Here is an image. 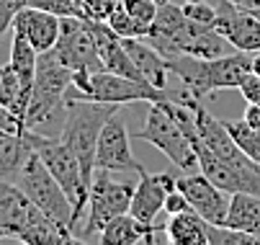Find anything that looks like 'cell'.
Masks as SVG:
<instances>
[{
	"mask_svg": "<svg viewBox=\"0 0 260 245\" xmlns=\"http://www.w3.org/2000/svg\"><path fill=\"white\" fill-rule=\"evenodd\" d=\"M157 235H162V232H155V235H150V237L144 240V245H162V242L157 240Z\"/></svg>",
	"mask_w": 260,
	"mask_h": 245,
	"instance_id": "37",
	"label": "cell"
},
{
	"mask_svg": "<svg viewBox=\"0 0 260 245\" xmlns=\"http://www.w3.org/2000/svg\"><path fill=\"white\" fill-rule=\"evenodd\" d=\"M183 3H201V0H183Z\"/></svg>",
	"mask_w": 260,
	"mask_h": 245,
	"instance_id": "40",
	"label": "cell"
},
{
	"mask_svg": "<svg viewBox=\"0 0 260 245\" xmlns=\"http://www.w3.org/2000/svg\"><path fill=\"white\" fill-rule=\"evenodd\" d=\"M168 90H157L147 83L108 73H90V70H75L72 73V88L67 90V103L70 101H98V103H160L168 101Z\"/></svg>",
	"mask_w": 260,
	"mask_h": 245,
	"instance_id": "3",
	"label": "cell"
},
{
	"mask_svg": "<svg viewBox=\"0 0 260 245\" xmlns=\"http://www.w3.org/2000/svg\"><path fill=\"white\" fill-rule=\"evenodd\" d=\"M242 121H245L247 127H252V129H260V103H247Z\"/></svg>",
	"mask_w": 260,
	"mask_h": 245,
	"instance_id": "34",
	"label": "cell"
},
{
	"mask_svg": "<svg viewBox=\"0 0 260 245\" xmlns=\"http://www.w3.org/2000/svg\"><path fill=\"white\" fill-rule=\"evenodd\" d=\"M252 73H255V75H260V52H255V54H252Z\"/></svg>",
	"mask_w": 260,
	"mask_h": 245,
	"instance_id": "36",
	"label": "cell"
},
{
	"mask_svg": "<svg viewBox=\"0 0 260 245\" xmlns=\"http://www.w3.org/2000/svg\"><path fill=\"white\" fill-rule=\"evenodd\" d=\"M188 209H191L188 199H185L178 189H173V191L165 196V206H162V212H165L168 217H175V215H180V212H188Z\"/></svg>",
	"mask_w": 260,
	"mask_h": 245,
	"instance_id": "32",
	"label": "cell"
},
{
	"mask_svg": "<svg viewBox=\"0 0 260 245\" xmlns=\"http://www.w3.org/2000/svg\"><path fill=\"white\" fill-rule=\"evenodd\" d=\"M183 13L199 28H216V8H211L206 0H201V3H183Z\"/></svg>",
	"mask_w": 260,
	"mask_h": 245,
	"instance_id": "28",
	"label": "cell"
},
{
	"mask_svg": "<svg viewBox=\"0 0 260 245\" xmlns=\"http://www.w3.org/2000/svg\"><path fill=\"white\" fill-rule=\"evenodd\" d=\"M23 6L39 8V11H47V13H54V16H59V18H70V16L83 18L80 0H23Z\"/></svg>",
	"mask_w": 260,
	"mask_h": 245,
	"instance_id": "27",
	"label": "cell"
},
{
	"mask_svg": "<svg viewBox=\"0 0 260 245\" xmlns=\"http://www.w3.org/2000/svg\"><path fill=\"white\" fill-rule=\"evenodd\" d=\"M106 23H108L111 28H114L121 39H144V37H147V31H150V28H144L142 23H137V21L124 11V6H121V3L114 8V13L108 16V21H106Z\"/></svg>",
	"mask_w": 260,
	"mask_h": 245,
	"instance_id": "25",
	"label": "cell"
},
{
	"mask_svg": "<svg viewBox=\"0 0 260 245\" xmlns=\"http://www.w3.org/2000/svg\"><path fill=\"white\" fill-rule=\"evenodd\" d=\"M52 54H54V59L59 65H64L67 70H72V73H75V70L101 73L103 70L95 42H93L90 31H88V23H85V18H78V16L62 18L59 39H57Z\"/></svg>",
	"mask_w": 260,
	"mask_h": 245,
	"instance_id": "9",
	"label": "cell"
},
{
	"mask_svg": "<svg viewBox=\"0 0 260 245\" xmlns=\"http://www.w3.org/2000/svg\"><path fill=\"white\" fill-rule=\"evenodd\" d=\"M224 227L250 232L260 237V196L252 194H232L230 196V212Z\"/></svg>",
	"mask_w": 260,
	"mask_h": 245,
	"instance_id": "21",
	"label": "cell"
},
{
	"mask_svg": "<svg viewBox=\"0 0 260 245\" xmlns=\"http://www.w3.org/2000/svg\"><path fill=\"white\" fill-rule=\"evenodd\" d=\"M204 70H206V85L211 96L216 90H237L242 80L252 73V54L230 52L216 59H204Z\"/></svg>",
	"mask_w": 260,
	"mask_h": 245,
	"instance_id": "16",
	"label": "cell"
},
{
	"mask_svg": "<svg viewBox=\"0 0 260 245\" xmlns=\"http://www.w3.org/2000/svg\"><path fill=\"white\" fill-rule=\"evenodd\" d=\"M31 155L34 147L26 139V129L21 134L0 129V181L16 183Z\"/></svg>",
	"mask_w": 260,
	"mask_h": 245,
	"instance_id": "18",
	"label": "cell"
},
{
	"mask_svg": "<svg viewBox=\"0 0 260 245\" xmlns=\"http://www.w3.org/2000/svg\"><path fill=\"white\" fill-rule=\"evenodd\" d=\"M18 245H26V242H18Z\"/></svg>",
	"mask_w": 260,
	"mask_h": 245,
	"instance_id": "42",
	"label": "cell"
},
{
	"mask_svg": "<svg viewBox=\"0 0 260 245\" xmlns=\"http://www.w3.org/2000/svg\"><path fill=\"white\" fill-rule=\"evenodd\" d=\"M21 6L23 3H16V0H0V42L8 37V31H13V21Z\"/></svg>",
	"mask_w": 260,
	"mask_h": 245,
	"instance_id": "31",
	"label": "cell"
},
{
	"mask_svg": "<svg viewBox=\"0 0 260 245\" xmlns=\"http://www.w3.org/2000/svg\"><path fill=\"white\" fill-rule=\"evenodd\" d=\"M134 196V183L121 181L116 176H111V170H95L90 181V199L85 209V225L78 232L80 237H93L98 235L111 220H116L121 215H129Z\"/></svg>",
	"mask_w": 260,
	"mask_h": 245,
	"instance_id": "6",
	"label": "cell"
},
{
	"mask_svg": "<svg viewBox=\"0 0 260 245\" xmlns=\"http://www.w3.org/2000/svg\"><path fill=\"white\" fill-rule=\"evenodd\" d=\"M216 31L237 52H245V54L260 52V21H257V16L247 8L235 6L232 0H221L216 6Z\"/></svg>",
	"mask_w": 260,
	"mask_h": 245,
	"instance_id": "12",
	"label": "cell"
},
{
	"mask_svg": "<svg viewBox=\"0 0 260 245\" xmlns=\"http://www.w3.org/2000/svg\"><path fill=\"white\" fill-rule=\"evenodd\" d=\"M124 47H126L134 67L139 70V75L144 78V83H150L157 90H168V73H170L168 57H162L144 39H124Z\"/></svg>",
	"mask_w": 260,
	"mask_h": 245,
	"instance_id": "17",
	"label": "cell"
},
{
	"mask_svg": "<svg viewBox=\"0 0 260 245\" xmlns=\"http://www.w3.org/2000/svg\"><path fill=\"white\" fill-rule=\"evenodd\" d=\"M155 3H157V6H162V3H170V0H155Z\"/></svg>",
	"mask_w": 260,
	"mask_h": 245,
	"instance_id": "38",
	"label": "cell"
},
{
	"mask_svg": "<svg viewBox=\"0 0 260 245\" xmlns=\"http://www.w3.org/2000/svg\"><path fill=\"white\" fill-rule=\"evenodd\" d=\"M119 111L121 106H116V103H98V101H70L67 103V119H64L59 139L75 152L88 181H93V173H95L98 137L106 121L111 116H116Z\"/></svg>",
	"mask_w": 260,
	"mask_h": 245,
	"instance_id": "2",
	"label": "cell"
},
{
	"mask_svg": "<svg viewBox=\"0 0 260 245\" xmlns=\"http://www.w3.org/2000/svg\"><path fill=\"white\" fill-rule=\"evenodd\" d=\"M137 139H144L152 147H157L175 168H180L183 173H196L199 170V155L191 145L188 134L180 129V124L175 121V116L168 111L165 101L160 103H150L144 116V127L134 134Z\"/></svg>",
	"mask_w": 260,
	"mask_h": 245,
	"instance_id": "5",
	"label": "cell"
},
{
	"mask_svg": "<svg viewBox=\"0 0 260 245\" xmlns=\"http://www.w3.org/2000/svg\"><path fill=\"white\" fill-rule=\"evenodd\" d=\"M155 232H162V225H144L132 215H121L98 232V245H137Z\"/></svg>",
	"mask_w": 260,
	"mask_h": 245,
	"instance_id": "20",
	"label": "cell"
},
{
	"mask_svg": "<svg viewBox=\"0 0 260 245\" xmlns=\"http://www.w3.org/2000/svg\"><path fill=\"white\" fill-rule=\"evenodd\" d=\"M28 101H31V90L23 88L21 78L16 75V70L8 62L0 65V106H6L11 114H16L23 121Z\"/></svg>",
	"mask_w": 260,
	"mask_h": 245,
	"instance_id": "22",
	"label": "cell"
},
{
	"mask_svg": "<svg viewBox=\"0 0 260 245\" xmlns=\"http://www.w3.org/2000/svg\"><path fill=\"white\" fill-rule=\"evenodd\" d=\"M178 189V178L170 173H139V181L134 183V196H132V206L129 215L137 217L144 225H157V217L162 215L165 206V196Z\"/></svg>",
	"mask_w": 260,
	"mask_h": 245,
	"instance_id": "13",
	"label": "cell"
},
{
	"mask_svg": "<svg viewBox=\"0 0 260 245\" xmlns=\"http://www.w3.org/2000/svg\"><path fill=\"white\" fill-rule=\"evenodd\" d=\"M178 191L188 199L191 209L209 225H224L230 212V194L216 189L201 170L178 176Z\"/></svg>",
	"mask_w": 260,
	"mask_h": 245,
	"instance_id": "11",
	"label": "cell"
},
{
	"mask_svg": "<svg viewBox=\"0 0 260 245\" xmlns=\"http://www.w3.org/2000/svg\"><path fill=\"white\" fill-rule=\"evenodd\" d=\"M72 88V70L59 65L52 52L39 54L31 101L23 116V129L47 137H59L67 119V90Z\"/></svg>",
	"mask_w": 260,
	"mask_h": 245,
	"instance_id": "1",
	"label": "cell"
},
{
	"mask_svg": "<svg viewBox=\"0 0 260 245\" xmlns=\"http://www.w3.org/2000/svg\"><path fill=\"white\" fill-rule=\"evenodd\" d=\"M221 121H224V127L232 134V139L240 145V150L250 160H255L260 165V129H252L245 121H230V119H221Z\"/></svg>",
	"mask_w": 260,
	"mask_h": 245,
	"instance_id": "24",
	"label": "cell"
},
{
	"mask_svg": "<svg viewBox=\"0 0 260 245\" xmlns=\"http://www.w3.org/2000/svg\"><path fill=\"white\" fill-rule=\"evenodd\" d=\"M209 245H260V237L242 232V230L224 227V225H211L209 227Z\"/></svg>",
	"mask_w": 260,
	"mask_h": 245,
	"instance_id": "26",
	"label": "cell"
},
{
	"mask_svg": "<svg viewBox=\"0 0 260 245\" xmlns=\"http://www.w3.org/2000/svg\"><path fill=\"white\" fill-rule=\"evenodd\" d=\"M235 6H240V8H247V11H255V8H260V0H232Z\"/></svg>",
	"mask_w": 260,
	"mask_h": 245,
	"instance_id": "35",
	"label": "cell"
},
{
	"mask_svg": "<svg viewBox=\"0 0 260 245\" xmlns=\"http://www.w3.org/2000/svg\"><path fill=\"white\" fill-rule=\"evenodd\" d=\"M237 90H240V96H242L247 103H260V75L250 73Z\"/></svg>",
	"mask_w": 260,
	"mask_h": 245,
	"instance_id": "33",
	"label": "cell"
},
{
	"mask_svg": "<svg viewBox=\"0 0 260 245\" xmlns=\"http://www.w3.org/2000/svg\"><path fill=\"white\" fill-rule=\"evenodd\" d=\"M16 186L39 206L47 217H52V220H57V222H62L70 230L78 232V220H75V212H72V204H70L67 194L62 191V186L54 181L49 168L42 163V158L36 152L28 158Z\"/></svg>",
	"mask_w": 260,
	"mask_h": 245,
	"instance_id": "7",
	"label": "cell"
},
{
	"mask_svg": "<svg viewBox=\"0 0 260 245\" xmlns=\"http://www.w3.org/2000/svg\"><path fill=\"white\" fill-rule=\"evenodd\" d=\"M44 212L16 183L0 181V237H21Z\"/></svg>",
	"mask_w": 260,
	"mask_h": 245,
	"instance_id": "14",
	"label": "cell"
},
{
	"mask_svg": "<svg viewBox=\"0 0 260 245\" xmlns=\"http://www.w3.org/2000/svg\"><path fill=\"white\" fill-rule=\"evenodd\" d=\"M121 6H124V11H126L137 23H142L144 28L152 26V21H155V16H157V8H160L155 0H121Z\"/></svg>",
	"mask_w": 260,
	"mask_h": 245,
	"instance_id": "29",
	"label": "cell"
},
{
	"mask_svg": "<svg viewBox=\"0 0 260 245\" xmlns=\"http://www.w3.org/2000/svg\"><path fill=\"white\" fill-rule=\"evenodd\" d=\"M129 129L124 119L116 114L111 116L98 137L95 147V170H111V173H142L144 168L137 163L132 145H129Z\"/></svg>",
	"mask_w": 260,
	"mask_h": 245,
	"instance_id": "10",
	"label": "cell"
},
{
	"mask_svg": "<svg viewBox=\"0 0 260 245\" xmlns=\"http://www.w3.org/2000/svg\"><path fill=\"white\" fill-rule=\"evenodd\" d=\"M209 222L199 217L193 209L180 212L175 217H168L162 225V235L168 245H209Z\"/></svg>",
	"mask_w": 260,
	"mask_h": 245,
	"instance_id": "19",
	"label": "cell"
},
{
	"mask_svg": "<svg viewBox=\"0 0 260 245\" xmlns=\"http://www.w3.org/2000/svg\"><path fill=\"white\" fill-rule=\"evenodd\" d=\"M121 0H80V11L85 21H108V16L114 13V8Z\"/></svg>",
	"mask_w": 260,
	"mask_h": 245,
	"instance_id": "30",
	"label": "cell"
},
{
	"mask_svg": "<svg viewBox=\"0 0 260 245\" xmlns=\"http://www.w3.org/2000/svg\"><path fill=\"white\" fill-rule=\"evenodd\" d=\"M204 31H211V28L193 26L188 18H185L183 6H178V3L170 0V3H162L157 8V16H155L150 31H147L144 42L152 44L162 57L173 59V57H180V54H188L193 39Z\"/></svg>",
	"mask_w": 260,
	"mask_h": 245,
	"instance_id": "8",
	"label": "cell"
},
{
	"mask_svg": "<svg viewBox=\"0 0 260 245\" xmlns=\"http://www.w3.org/2000/svg\"><path fill=\"white\" fill-rule=\"evenodd\" d=\"M252 13H255V16H257V21H260V8H255V11H252Z\"/></svg>",
	"mask_w": 260,
	"mask_h": 245,
	"instance_id": "39",
	"label": "cell"
},
{
	"mask_svg": "<svg viewBox=\"0 0 260 245\" xmlns=\"http://www.w3.org/2000/svg\"><path fill=\"white\" fill-rule=\"evenodd\" d=\"M26 139L31 142L34 152L42 158V163L49 168V173L62 186V191L67 194L75 220L80 225V220L85 217V209H88V199H90V181L85 178L80 160L59 137H47V134L26 129Z\"/></svg>",
	"mask_w": 260,
	"mask_h": 245,
	"instance_id": "4",
	"label": "cell"
},
{
	"mask_svg": "<svg viewBox=\"0 0 260 245\" xmlns=\"http://www.w3.org/2000/svg\"><path fill=\"white\" fill-rule=\"evenodd\" d=\"M16 3H23V0H16Z\"/></svg>",
	"mask_w": 260,
	"mask_h": 245,
	"instance_id": "41",
	"label": "cell"
},
{
	"mask_svg": "<svg viewBox=\"0 0 260 245\" xmlns=\"http://www.w3.org/2000/svg\"><path fill=\"white\" fill-rule=\"evenodd\" d=\"M59 23H62V18L54 13L21 6L16 13V21H13V31L23 34L28 44L39 54H44V52H52L59 39Z\"/></svg>",
	"mask_w": 260,
	"mask_h": 245,
	"instance_id": "15",
	"label": "cell"
},
{
	"mask_svg": "<svg viewBox=\"0 0 260 245\" xmlns=\"http://www.w3.org/2000/svg\"><path fill=\"white\" fill-rule=\"evenodd\" d=\"M8 65L16 70V75L21 78L23 88L31 90L34 88V78H36V65H39V52H36L28 39L23 34L13 31V39H11V59Z\"/></svg>",
	"mask_w": 260,
	"mask_h": 245,
	"instance_id": "23",
	"label": "cell"
}]
</instances>
